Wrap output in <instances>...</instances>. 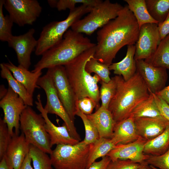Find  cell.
Returning <instances> with one entry per match:
<instances>
[{
  "label": "cell",
  "mask_w": 169,
  "mask_h": 169,
  "mask_svg": "<svg viewBox=\"0 0 169 169\" xmlns=\"http://www.w3.org/2000/svg\"><path fill=\"white\" fill-rule=\"evenodd\" d=\"M139 27L127 5L118 15L97 32V44L94 57L109 66L119 51L127 45H135L139 36Z\"/></svg>",
  "instance_id": "6da1fadb"
},
{
  "label": "cell",
  "mask_w": 169,
  "mask_h": 169,
  "mask_svg": "<svg viewBox=\"0 0 169 169\" xmlns=\"http://www.w3.org/2000/svg\"><path fill=\"white\" fill-rule=\"evenodd\" d=\"M113 77L116 90L108 109L116 123L129 117L134 109L149 96L151 92L137 71L127 81L121 76Z\"/></svg>",
  "instance_id": "7a4b0ae2"
},
{
  "label": "cell",
  "mask_w": 169,
  "mask_h": 169,
  "mask_svg": "<svg viewBox=\"0 0 169 169\" xmlns=\"http://www.w3.org/2000/svg\"><path fill=\"white\" fill-rule=\"evenodd\" d=\"M96 45L82 33L69 29L59 43L42 55L32 72H36L57 66H64Z\"/></svg>",
  "instance_id": "3957f363"
},
{
  "label": "cell",
  "mask_w": 169,
  "mask_h": 169,
  "mask_svg": "<svg viewBox=\"0 0 169 169\" xmlns=\"http://www.w3.org/2000/svg\"><path fill=\"white\" fill-rule=\"evenodd\" d=\"M95 46L84 51L64 66L75 101L85 97H90L96 103V110L100 106L98 83L101 79L96 74L92 76L85 69L87 62L94 57Z\"/></svg>",
  "instance_id": "277c9868"
},
{
  "label": "cell",
  "mask_w": 169,
  "mask_h": 169,
  "mask_svg": "<svg viewBox=\"0 0 169 169\" xmlns=\"http://www.w3.org/2000/svg\"><path fill=\"white\" fill-rule=\"evenodd\" d=\"M93 7L81 4L70 10L67 18L61 21H54L42 28L37 40L35 50L37 56L42 55L45 52L59 43L65 33L76 21L85 14L89 13Z\"/></svg>",
  "instance_id": "5b68a950"
},
{
  "label": "cell",
  "mask_w": 169,
  "mask_h": 169,
  "mask_svg": "<svg viewBox=\"0 0 169 169\" xmlns=\"http://www.w3.org/2000/svg\"><path fill=\"white\" fill-rule=\"evenodd\" d=\"M20 124V129L29 143L47 154L51 153L49 136L41 114H37L31 106H27L21 114Z\"/></svg>",
  "instance_id": "8992f818"
},
{
  "label": "cell",
  "mask_w": 169,
  "mask_h": 169,
  "mask_svg": "<svg viewBox=\"0 0 169 169\" xmlns=\"http://www.w3.org/2000/svg\"><path fill=\"white\" fill-rule=\"evenodd\" d=\"M90 145L83 141L72 145H57L50 154L55 169H86Z\"/></svg>",
  "instance_id": "52a82bcc"
},
{
  "label": "cell",
  "mask_w": 169,
  "mask_h": 169,
  "mask_svg": "<svg viewBox=\"0 0 169 169\" xmlns=\"http://www.w3.org/2000/svg\"><path fill=\"white\" fill-rule=\"evenodd\" d=\"M123 7L118 3H112L109 0L103 1L93 7L86 16L74 23L71 29L91 35L97 29L116 18Z\"/></svg>",
  "instance_id": "ba28073f"
},
{
  "label": "cell",
  "mask_w": 169,
  "mask_h": 169,
  "mask_svg": "<svg viewBox=\"0 0 169 169\" xmlns=\"http://www.w3.org/2000/svg\"><path fill=\"white\" fill-rule=\"evenodd\" d=\"M37 84L46 94L47 101L44 107L45 111L48 114H54L59 116L66 125L71 135L80 141L81 138L74 122L70 117L59 100L50 75L46 73L39 78Z\"/></svg>",
  "instance_id": "9c48e42d"
},
{
  "label": "cell",
  "mask_w": 169,
  "mask_h": 169,
  "mask_svg": "<svg viewBox=\"0 0 169 169\" xmlns=\"http://www.w3.org/2000/svg\"><path fill=\"white\" fill-rule=\"evenodd\" d=\"M4 7L14 23L20 27L32 25L42 10L37 0H4Z\"/></svg>",
  "instance_id": "30bf717a"
},
{
  "label": "cell",
  "mask_w": 169,
  "mask_h": 169,
  "mask_svg": "<svg viewBox=\"0 0 169 169\" xmlns=\"http://www.w3.org/2000/svg\"><path fill=\"white\" fill-rule=\"evenodd\" d=\"M46 73L51 76L59 100L70 117L74 122L76 112V101L64 66L59 65L49 68Z\"/></svg>",
  "instance_id": "8fae6325"
},
{
  "label": "cell",
  "mask_w": 169,
  "mask_h": 169,
  "mask_svg": "<svg viewBox=\"0 0 169 169\" xmlns=\"http://www.w3.org/2000/svg\"><path fill=\"white\" fill-rule=\"evenodd\" d=\"M6 95L0 101V107L4 113L3 120L7 125L12 136L14 133L19 135L20 120L21 114L27 107L18 95L8 87Z\"/></svg>",
  "instance_id": "7c38bea8"
},
{
  "label": "cell",
  "mask_w": 169,
  "mask_h": 169,
  "mask_svg": "<svg viewBox=\"0 0 169 169\" xmlns=\"http://www.w3.org/2000/svg\"><path fill=\"white\" fill-rule=\"evenodd\" d=\"M158 24L147 23L140 28L138 39L135 45V60L148 59L157 49L161 41Z\"/></svg>",
  "instance_id": "4fadbf2b"
},
{
  "label": "cell",
  "mask_w": 169,
  "mask_h": 169,
  "mask_svg": "<svg viewBox=\"0 0 169 169\" xmlns=\"http://www.w3.org/2000/svg\"><path fill=\"white\" fill-rule=\"evenodd\" d=\"M35 33L34 28H30L23 34L13 35L7 42L9 47L16 52L18 65L28 70L31 64V54L35 51L37 44V40L34 36Z\"/></svg>",
  "instance_id": "5bb4252c"
},
{
  "label": "cell",
  "mask_w": 169,
  "mask_h": 169,
  "mask_svg": "<svg viewBox=\"0 0 169 169\" xmlns=\"http://www.w3.org/2000/svg\"><path fill=\"white\" fill-rule=\"evenodd\" d=\"M135 60L137 71L151 92L156 94L165 87L168 77L166 69L153 66L143 59Z\"/></svg>",
  "instance_id": "9a60e30c"
},
{
  "label": "cell",
  "mask_w": 169,
  "mask_h": 169,
  "mask_svg": "<svg viewBox=\"0 0 169 169\" xmlns=\"http://www.w3.org/2000/svg\"><path fill=\"white\" fill-rule=\"evenodd\" d=\"M37 101H35L36 107L39 111L45 122V128L50 137L51 147L60 144L75 145L79 141L73 138L70 134L67 127L64 123L63 125L58 126L54 124L48 117V114L43 106L40 94L37 96Z\"/></svg>",
  "instance_id": "2e32d148"
},
{
  "label": "cell",
  "mask_w": 169,
  "mask_h": 169,
  "mask_svg": "<svg viewBox=\"0 0 169 169\" xmlns=\"http://www.w3.org/2000/svg\"><path fill=\"white\" fill-rule=\"evenodd\" d=\"M146 141L141 137L131 143L116 145L107 155L111 161L118 159L129 160L141 163L148 158L149 155L144 153Z\"/></svg>",
  "instance_id": "e0dca14e"
},
{
  "label": "cell",
  "mask_w": 169,
  "mask_h": 169,
  "mask_svg": "<svg viewBox=\"0 0 169 169\" xmlns=\"http://www.w3.org/2000/svg\"><path fill=\"white\" fill-rule=\"evenodd\" d=\"M30 145L23 133L20 135L14 133L4 156L13 169H20L29 152Z\"/></svg>",
  "instance_id": "ac0fdd59"
},
{
  "label": "cell",
  "mask_w": 169,
  "mask_h": 169,
  "mask_svg": "<svg viewBox=\"0 0 169 169\" xmlns=\"http://www.w3.org/2000/svg\"><path fill=\"white\" fill-rule=\"evenodd\" d=\"M134 122L139 136L147 142L163 132L169 121L161 116L136 118Z\"/></svg>",
  "instance_id": "d6986e66"
},
{
  "label": "cell",
  "mask_w": 169,
  "mask_h": 169,
  "mask_svg": "<svg viewBox=\"0 0 169 169\" xmlns=\"http://www.w3.org/2000/svg\"><path fill=\"white\" fill-rule=\"evenodd\" d=\"M140 137L132 115L115 123L111 139L115 145L131 143Z\"/></svg>",
  "instance_id": "ffe728a7"
},
{
  "label": "cell",
  "mask_w": 169,
  "mask_h": 169,
  "mask_svg": "<svg viewBox=\"0 0 169 169\" xmlns=\"http://www.w3.org/2000/svg\"><path fill=\"white\" fill-rule=\"evenodd\" d=\"M3 63L11 71L14 78L24 86L32 96L33 97L36 89L41 88L37 83L42 74V70L36 72L30 71L21 66H16L10 61Z\"/></svg>",
  "instance_id": "44dd1931"
},
{
  "label": "cell",
  "mask_w": 169,
  "mask_h": 169,
  "mask_svg": "<svg viewBox=\"0 0 169 169\" xmlns=\"http://www.w3.org/2000/svg\"><path fill=\"white\" fill-rule=\"evenodd\" d=\"M86 115L97 130L100 138L111 139L115 123L108 109L100 106L95 113Z\"/></svg>",
  "instance_id": "7402d4cb"
},
{
  "label": "cell",
  "mask_w": 169,
  "mask_h": 169,
  "mask_svg": "<svg viewBox=\"0 0 169 169\" xmlns=\"http://www.w3.org/2000/svg\"><path fill=\"white\" fill-rule=\"evenodd\" d=\"M135 52V45H128L125 57L118 62L112 63L109 66L110 70H113L114 73L116 75L122 76L125 81L130 79L137 71L134 59Z\"/></svg>",
  "instance_id": "603a6c76"
},
{
  "label": "cell",
  "mask_w": 169,
  "mask_h": 169,
  "mask_svg": "<svg viewBox=\"0 0 169 169\" xmlns=\"http://www.w3.org/2000/svg\"><path fill=\"white\" fill-rule=\"evenodd\" d=\"M169 148V122L164 131L146 143L144 153L149 156H158L164 153Z\"/></svg>",
  "instance_id": "cb8c5ba5"
},
{
  "label": "cell",
  "mask_w": 169,
  "mask_h": 169,
  "mask_svg": "<svg viewBox=\"0 0 169 169\" xmlns=\"http://www.w3.org/2000/svg\"><path fill=\"white\" fill-rule=\"evenodd\" d=\"M144 60L153 66L169 69V34L161 41L151 56Z\"/></svg>",
  "instance_id": "d4e9b609"
},
{
  "label": "cell",
  "mask_w": 169,
  "mask_h": 169,
  "mask_svg": "<svg viewBox=\"0 0 169 169\" xmlns=\"http://www.w3.org/2000/svg\"><path fill=\"white\" fill-rule=\"evenodd\" d=\"M0 68L1 77L7 80L8 86L22 98L27 106H33V97L28 93L24 86L14 78L11 71L3 63L0 64Z\"/></svg>",
  "instance_id": "484cf974"
},
{
  "label": "cell",
  "mask_w": 169,
  "mask_h": 169,
  "mask_svg": "<svg viewBox=\"0 0 169 169\" xmlns=\"http://www.w3.org/2000/svg\"><path fill=\"white\" fill-rule=\"evenodd\" d=\"M127 4L129 9L133 14L139 28L147 23H158L151 16L147 10L145 0H125Z\"/></svg>",
  "instance_id": "4316f807"
},
{
  "label": "cell",
  "mask_w": 169,
  "mask_h": 169,
  "mask_svg": "<svg viewBox=\"0 0 169 169\" xmlns=\"http://www.w3.org/2000/svg\"><path fill=\"white\" fill-rule=\"evenodd\" d=\"M90 147L87 169L98 158L106 156L116 146L110 139L99 138L90 144Z\"/></svg>",
  "instance_id": "83f0119b"
},
{
  "label": "cell",
  "mask_w": 169,
  "mask_h": 169,
  "mask_svg": "<svg viewBox=\"0 0 169 169\" xmlns=\"http://www.w3.org/2000/svg\"><path fill=\"white\" fill-rule=\"evenodd\" d=\"M131 115L134 119L140 117H157L162 116L155 102L152 93L149 96L138 105L133 110Z\"/></svg>",
  "instance_id": "f1b7e54d"
},
{
  "label": "cell",
  "mask_w": 169,
  "mask_h": 169,
  "mask_svg": "<svg viewBox=\"0 0 169 169\" xmlns=\"http://www.w3.org/2000/svg\"><path fill=\"white\" fill-rule=\"evenodd\" d=\"M151 17L159 23L163 22L169 13V0H145Z\"/></svg>",
  "instance_id": "f546056e"
},
{
  "label": "cell",
  "mask_w": 169,
  "mask_h": 169,
  "mask_svg": "<svg viewBox=\"0 0 169 169\" xmlns=\"http://www.w3.org/2000/svg\"><path fill=\"white\" fill-rule=\"evenodd\" d=\"M29 153L33 169H53L50 157L47 153L32 145H30Z\"/></svg>",
  "instance_id": "4dcf8cb0"
},
{
  "label": "cell",
  "mask_w": 169,
  "mask_h": 169,
  "mask_svg": "<svg viewBox=\"0 0 169 169\" xmlns=\"http://www.w3.org/2000/svg\"><path fill=\"white\" fill-rule=\"evenodd\" d=\"M85 69L90 74L94 73L97 75L100 78L101 81L107 83L111 80L109 66L100 62L94 57L87 62Z\"/></svg>",
  "instance_id": "1f68e13d"
},
{
  "label": "cell",
  "mask_w": 169,
  "mask_h": 169,
  "mask_svg": "<svg viewBox=\"0 0 169 169\" xmlns=\"http://www.w3.org/2000/svg\"><path fill=\"white\" fill-rule=\"evenodd\" d=\"M4 2V0H0V40L8 42L13 35L12 28L14 22L9 15L3 14Z\"/></svg>",
  "instance_id": "d6a6232c"
},
{
  "label": "cell",
  "mask_w": 169,
  "mask_h": 169,
  "mask_svg": "<svg viewBox=\"0 0 169 169\" xmlns=\"http://www.w3.org/2000/svg\"><path fill=\"white\" fill-rule=\"evenodd\" d=\"M76 115L81 118L84 125L85 137L83 141L85 144L90 145L98 140L100 137L98 130L87 115L78 109H76Z\"/></svg>",
  "instance_id": "836d02e7"
},
{
  "label": "cell",
  "mask_w": 169,
  "mask_h": 169,
  "mask_svg": "<svg viewBox=\"0 0 169 169\" xmlns=\"http://www.w3.org/2000/svg\"><path fill=\"white\" fill-rule=\"evenodd\" d=\"M100 82L101 84L100 90V99L101 101L100 106L108 109L110 103L115 91V82L113 77L107 83L102 81Z\"/></svg>",
  "instance_id": "e575fe53"
},
{
  "label": "cell",
  "mask_w": 169,
  "mask_h": 169,
  "mask_svg": "<svg viewBox=\"0 0 169 169\" xmlns=\"http://www.w3.org/2000/svg\"><path fill=\"white\" fill-rule=\"evenodd\" d=\"M102 1L101 0H57L56 8L59 11L65 10L67 9L70 10L75 8L76 4L79 3L94 7Z\"/></svg>",
  "instance_id": "d590c367"
},
{
  "label": "cell",
  "mask_w": 169,
  "mask_h": 169,
  "mask_svg": "<svg viewBox=\"0 0 169 169\" xmlns=\"http://www.w3.org/2000/svg\"><path fill=\"white\" fill-rule=\"evenodd\" d=\"M12 136L6 124L0 118V159L4 156Z\"/></svg>",
  "instance_id": "8d00e7d4"
},
{
  "label": "cell",
  "mask_w": 169,
  "mask_h": 169,
  "mask_svg": "<svg viewBox=\"0 0 169 169\" xmlns=\"http://www.w3.org/2000/svg\"><path fill=\"white\" fill-rule=\"evenodd\" d=\"M145 161L148 164L160 169H169V148L161 155L149 156Z\"/></svg>",
  "instance_id": "74e56055"
},
{
  "label": "cell",
  "mask_w": 169,
  "mask_h": 169,
  "mask_svg": "<svg viewBox=\"0 0 169 169\" xmlns=\"http://www.w3.org/2000/svg\"><path fill=\"white\" fill-rule=\"evenodd\" d=\"M76 109H78L86 115L92 113L94 109H97V105L95 101L89 97L79 99L75 101Z\"/></svg>",
  "instance_id": "f35d334b"
},
{
  "label": "cell",
  "mask_w": 169,
  "mask_h": 169,
  "mask_svg": "<svg viewBox=\"0 0 169 169\" xmlns=\"http://www.w3.org/2000/svg\"><path fill=\"white\" fill-rule=\"evenodd\" d=\"M140 165L129 160L118 159L111 161L106 169H138Z\"/></svg>",
  "instance_id": "ab89813d"
},
{
  "label": "cell",
  "mask_w": 169,
  "mask_h": 169,
  "mask_svg": "<svg viewBox=\"0 0 169 169\" xmlns=\"http://www.w3.org/2000/svg\"><path fill=\"white\" fill-rule=\"evenodd\" d=\"M156 103L162 117L169 121V105L163 100L153 93Z\"/></svg>",
  "instance_id": "60d3db41"
},
{
  "label": "cell",
  "mask_w": 169,
  "mask_h": 169,
  "mask_svg": "<svg viewBox=\"0 0 169 169\" xmlns=\"http://www.w3.org/2000/svg\"><path fill=\"white\" fill-rule=\"evenodd\" d=\"M158 30L161 40L169 34V13L165 20L158 24Z\"/></svg>",
  "instance_id": "b9f144b4"
},
{
  "label": "cell",
  "mask_w": 169,
  "mask_h": 169,
  "mask_svg": "<svg viewBox=\"0 0 169 169\" xmlns=\"http://www.w3.org/2000/svg\"><path fill=\"white\" fill-rule=\"evenodd\" d=\"M111 160L108 156L102 157L100 161H95L87 169H106Z\"/></svg>",
  "instance_id": "7bdbcfd3"
},
{
  "label": "cell",
  "mask_w": 169,
  "mask_h": 169,
  "mask_svg": "<svg viewBox=\"0 0 169 169\" xmlns=\"http://www.w3.org/2000/svg\"><path fill=\"white\" fill-rule=\"evenodd\" d=\"M164 100L169 105V85L155 94Z\"/></svg>",
  "instance_id": "ee69618b"
},
{
  "label": "cell",
  "mask_w": 169,
  "mask_h": 169,
  "mask_svg": "<svg viewBox=\"0 0 169 169\" xmlns=\"http://www.w3.org/2000/svg\"><path fill=\"white\" fill-rule=\"evenodd\" d=\"M32 161L31 158L28 153L26 156L20 169H33L31 165Z\"/></svg>",
  "instance_id": "f6af8a7d"
},
{
  "label": "cell",
  "mask_w": 169,
  "mask_h": 169,
  "mask_svg": "<svg viewBox=\"0 0 169 169\" xmlns=\"http://www.w3.org/2000/svg\"><path fill=\"white\" fill-rule=\"evenodd\" d=\"M0 169H13L11 165L8 163L5 156L0 159Z\"/></svg>",
  "instance_id": "bcb514c9"
},
{
  "label": "cell",
  "mask_w": 169,
  "mask_h": 169,
  "mask_svg": "<svg viewBox=\"0 0 169 169\" xmlns=\"http://www.w3.org/2000/svg\"><path fill=\"white\" fill-rule=\"evenodd\" d=\"M8 89H6L3 84L1 85L0 86V99L1 100L7 94Z\"/></svg>",
  "instance_id": "7dc6e473"
},
{
  "label": "cell",
  "mask_w": 169,
  "mask_h": 169,
  "mask_svg": "<svg viewBox=\"0 0 169 169\" xmlns=\"http://www.w3.org/2000/svg\"><path fill=\"white\" fill-rule=\"evenodd\" d=\"M138 169H152L150 165L144 161L140 163Z\"/></svg>",
  "instance_id": "c3c4849f"
},
{
  "label": "cell",
  "mask_w": 169,
  "mask_h": 169,
  "mask_svg": "<svg viewBox=\"0 0 169 169\" xmlns=\"http://www.w3.org/2000/svg\"><path fill=\"white\" fill-rule=\"evenodd\" d=\"M57 2V0H48L49 5L52 8H56Z\"/></svg>",
  "instance_id": "681fc988"
},
{
  "label": "cell",
  "mask_w": 169,
  "mask_h": 169,
  "mask_svg": "<svg viewBox=\"0 0 169 169\" xmlns=\"http://www.w3.org/2000/svg\"><path fill=\"white\" fill-rule=\"evenodd\" d=\"M150 166H151V168H152V169H160L156 167L153 166L151 165H150Z\"/></svg>",
  "instance_id": "f907efd6"
}]
</instances>
